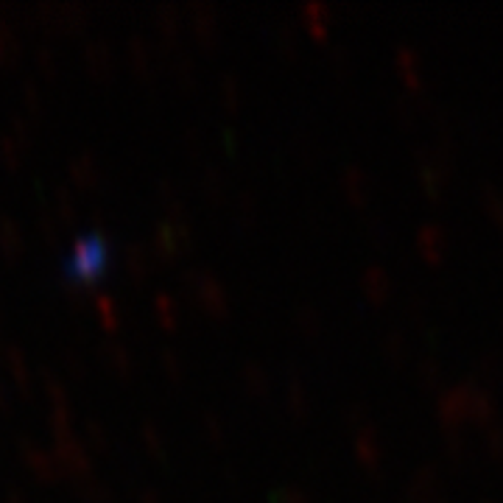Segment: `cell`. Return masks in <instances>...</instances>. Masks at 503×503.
Instances as JSON below:
<instances>
[{
  "label": "cell",
  "instance_id": "1",
  "mask_svg": "<svg viewBox=\"0 0 503 503\" xmlns=\"http://www.w3.org/2000/svg\"><path fill=\"white\" fill-rule=\"evenodd\" d=\"M112 263V246L101 232H82L62 260V272L70 283H96Z\"/></svg>",
  "mask_w": 503,
  "mask_h": 503
}]
</instances>
